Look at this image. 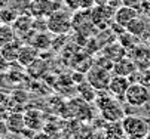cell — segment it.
<instances>
[{"instance_id":"4316f807","label":"cell","mask_w":150,"mask_h":139,"mask_svg":"<svg viewBox=\"0 0 150 139\" xmlns=\"http://www.w3.org/2000/svg\"><path fill=\"white\" fill-rule=\"evenodd\" d=\"M107 6H110V8H113L115 10H117L119 8H122V6H123V3H122V0H109Z\"/></svg>"},{"instance_id":"ba28073f","label":"cell","mask_w":150,"mask_h":139,"mask_svg":"<svg viewBox=\"0 0 150 139\" xmlns=\"http://www.w3.org/2000/svg\"><path fill=\"white\" fill-rule=\"evenodd\" d=\"M140 15V10L135 8H129V6H122L116 10L115 13V24L123 27L126 30L128 24H129L134 18H137Z\"/></svg>"},{"instance_id":"277c9868","label":"cell","mask_w":150,"mask_h":139,"mask_svg":"<svg viewBox=\"0 0 150 139\" xmlns=\"http://www.w3.org/2000/svg\"><path fill=\"white\" fill-rule=\"evenodd\" d=\"M48 31L52 34H66L71 30V18L59 10H55L52 15H49L48 18Z\"/></svg>"},{"instance_id":"1f68e13d","label":"cell","mask_w":150,"mask_h":139,"mask_svg":"<svg viewBox=\"0 0 150 139\" xmlns=\"http://www.w3.org/2000/svg\"><path fill=\"white\" fill-rule=\"evenodd\" d=\"M8 139H9V138H8Z\"/></svg>"},{"instance_id":"603a6c76","label":"cell","mask_w":150,"mask_h":139,"mask_svg":"<svg viewBox=\"0 0 150 139\" xmlns=\"http://www.w3.org/2000/svg\"><path fill=\"white\" fill-rule=\"evenodd\" d=\"M122 3L123 6H129V8H135L140 10L141 8V3H143V0H122Z\"/></svg>"},{"instance_id":"83f0119b","label":"cell","mask_w":150,"mask_h":139,"mask_svg":"<svg viewBox=\"0 0 150 139\" xmlns=\"http://www.w3.org/2000/svg\"><path fill=\"white\" fill-rule=\"evenodd\" d=\"M33 139H52V138H51L46 132H40V133H36Z\"/></svg>"},{"instance_id":"7402d4cb","label":"cell","mask_w":150,"mask_h":139,"mask_svg":"<svg viewBox=\"0 0 150 139\" xmlns=\"http://www.w3.org/2000/svg\"><path fill=\"white\" fill-rule=\"evenodd\" d=\"M19 15H16L15 9H9V8H5L2 12H0V22L2 24H13L15 19L18 18Z\"/></svg>"},{"instance_id":"e0dca14e","label":"cell","mask_w":150,"mask_h":139,"mask_svg":"<svg viewBox=\"0 0 150 139\" xmlns=\"http://www.w3.org/2000/svg\"><path fill=\"white\" fill-rule=\"evenodd\" d=\"M77 92H79L80 99H83V101H86V102H95L97 89L88 80H85V82H82V83L77 85Z\"/></svg>"},{"instance_id":"5b68a950","label":"cell","mask_w":150,"mask_h":139,"mask_svg":"<svg viewBox=\"0 0 150 139\" xmlns=\"http://www.w3.org/2000/svg\"><path fill=\"white\" fill-rule=\"evenodd\" d=\"M86 80L97 89V90H109V85L112 80L110 71L101 68L98 65H92L91 70L86 73Z\"/></svg>"},{"instance_id":"cb8c5ba5","label":"cell","mask_w":150,"mask_h":139,"mask_svg":"<svg viewBox=\"0 0 150 139\" xmlns=\"http://www.w3.org/2000/svg\"><path fill=\"white\" fill-rule=\"evenodd\" d=\"M9 129H8V124L6 122H0V139H8V135H9Z\"/></svg>"},{"instance_id":"4fadbf2b","label":"cell","mask_w":150,"mask_h":139,"mask_svg":"<svg viewBox=\"0 0 150 139\" xmlns=\"http://www.w3.org/2000/svg\"><path fill=\"white\" fill-rule=\"evenodd\" d=\"M33 22H34V19L31 16H27V15H19L16 19H15V22L12 24L15 33L18 36H27L28 33L33 31Z\"/></svg>"},{"instance_id":"2e32d148","label":"cell","mask_w":150,"mask_h":139,"mask_svg":"<svg viewBox=\"0 0 150 139\" xmlns=\"http://www.w3.org/2000/svg\"><path fill=\"white\" fill-rule=\"evenodd\" d=\"M21 47H23V43H21L18 38H16V40H13L12 43L3 46L2 50H0V55H2L6 61H9V62L12 64V62L18 61V55H19Z\"/></svg>"},{"instance_id":"484cf974","label":"cell","mask_w":150,"mask_h":139,"mask_svg":"<svg viewBox=\"0 0 150 139\" xmlns=\"http://www.w3.org/2000/svg\"><path fill=\"white\" fill-rule=\"evenodd\" d=\"M11 67V62L9 61H6V59L0 55V73H5V71H8V68Z\"/></svg>"},{"instance_id":"8992f818","label":"cell","mask_w":150,"mask_h":139,"mask_svg":"<svg viewBox=\"0 0 150 139\" xmlns=\"http://www.w3.org/2000/svg\"><path fill=\"white\" fill-rule=\"evenodd\" d=\"M131 86V80L129 77H123V75H113L110 85H109V92L117 99V101H123L125 102V95L126 90Z\"/></svg>"},{"instance_id":"7a4b0ae2","label":"cell","mask_w":150,"mask_h":139,"mask_svg":"<svg viewBox=\"0 0 150 139\" xmlns=\"http://www.w3.org/2000/svg\"><path fill=\"white\" fill-rule=\"evenodd\" d=\"M125 102L135 108L147 105L150 102V87L143 83H131L125 95Z\"/></svg>"},{"instance_id":"7c38bea8","label":"cell","mask_w":150,"mask_h":139,"mask_svg":"<svg viewBox=\"0 0 150 139\" xmlns=\"http://www.w3.org/2000/svg\"><path fill=\"white\" fill-rule=\"evenodd\" d=\"M37 55H39V50L31 46V45H23L19 50V55H18V64L21 67H30L34 61H37Z\"/></svg>"},{"instance_id":"ac0fdd59","label":"cell","mask_w":150,"mask_h":139,"mask_svg":"<svg viewBox=\"0 0 150 139\" xmlns=\"http://www.w3.org/2000/svg\"><path fill=\"white\" fill-rule=\"evenodd\" d=\"M31 46H34L37 50H42V49H49V46L52 45V40L49 37V33H43V31H37L33 34L30 43Z\"/></svg>"},{"instance_id":"3957f363","label":"cell","mask_w":150,"mask_h":139,"mask_svg":"<svg viewBox=\"0 0 150 139\" xmlns=\"http://www.w3.org/2000/svg\"><path fill=\"white\" fill-rule=\"evenodd\" d=\"M71 28L79 36H91L97 28L92 21L91 10H83V9L76 10V13L71 16Z\"/></svg>"},{"instance_id":"30bf717a","label":"cell","mask_w":150,"mask_h":139,"mask_svg":"<svg viewBox=\"0 0 150 139\" xmlns=\"http://www.w3.org/2000/svg\"><path fill=\"white\" fill-rule=\"evenodd\" d=\"M100 112H101V117L109 123H119L125 118V112H123L119 101H115L110 107H107L105 110H103Z\"/></svg>"},{"instance_id":"d6986e66","label":"cell","mask_w":150,"mask_h":139,"mask_svg":"<svg viewBox=\"0 0 150 139\" xmlns=\"http://www.w3.org/2000/svg\"><path fill=\"white\" fill-rule=\"evenodd\" d=\"M16 40V33L9 24H0V47Z\"/></svg>"},{"instance_id":"8fae6325","label":"cell","mask_w":150,"mask_h":139,"mask_svg":"<svg viewBox=\"0 0 150 139\" xmlns=\"http://www.w3.org/2000/svg\"><path fill=\"white\" fill-rule=\"evenodd\" d=\"M135 68H137V64L134 62L132 58H122L120 61L115 62L113 65V73L115 75H123V77H131V74L135 73Z\"/></svg>"},{"instance_id":"4dcf8cb0","label":"cell","mask_w":150,"mask_h":139,"mask_svg":"<svg viewBox=\"0 0 150 139\" xmlns=\"http://www.w3.org/2000/svg\"><path fill=\"white\" fill-rule=\"evenodd\" d=\"M0 50H2V47H0Z\"/></svg>"},{"instance_id":"6da1fadb","label":"cell","mask_w":150,"mask_h":139,"mask_svg":"<svg viewBox=\"0 0 150 139\" xmlns=\"http://www.w3.org/2000/svg\"><path fill=\"white\" fill-rule=\"evenodd\" d=\"M122 129L129 139H146V136L150 133V126L147 120L132 114L125 115V118L122 120Z\"/></svg>"},{"instance_id":"52a82bcc","label":"cell","mask_w":150,"mask_h":139,"mask_svg":"<svg viewBox=\"0 0 150 139\" xmlns=\"http://www.w3.org/2000/svg\"><path fill=\"white\" fill-rule=\"evenodd\" d=\"M116 10L110 6H95L91 9L92 21L97 28H105L110 19H115Z\"/></svg>"},{"instance_id":"f546056e","label":"cell","mask_w":150,"mask_h":139,"mask_svg":"<svg viewBox=\"0 0 150 139\" xmlns=\"http://www.w3.org/2000/svg\"><path fill=\"white\" fill-rule=\"evenodd\" d=\"M146 139H150V133H149V135H147V136H146Z\"/></svg>"},{"instance_id":"9a60e30c","label":"cell","mask_w":150,"mask_h":139,"mask_svg":"<svg viewBox=\"0 0 150 139\" xmlns=\"http://www.w3.org/2000/svg\"><path fill=\"white\" fill-rule=\"evenodd\" d=\"M55 12V6L51 0H36L31 5V13L34 16H46Z\"/></svg>"},{"instance_id":"ffe728a7","label":"cell","mask_w":150,"mask_h":139,"mask_svg":"<svg viewBox=\"0 0 150 139\" xmlns=\"http://www.w3.org/2000/svg\"><path fill=\"white\" fill-rule=\"evenodd\" d=\"M146 28H147V25H146L144 18H141V15H138L137 18H134L132 21L128 24L126 31L129 33V34H132V36H135V37H140V36L144 34Z\"/></svg>"},{"instance_id":"44dd1931","label":"cell","mask_w":150,"mask_h":139,"mask_svg":"<svg viewBox=\"0 0 150 139\" xmlns=\"http://www.w3.org/2000/svg\"><path fill=\"white\" fill-rule=\"evenodd\" d=\"M24 115H25V124H27L28 129L36 132V130H39L42 126H43V118H42V114L39 111L31 110V111L25 112Z\"/></svg>"},{"instance_id":"f1b7e54d","label":"cell","mask_w":150,"mask_h":139,"mask_svg":"<svg viewBox=\"0 0 150 139\" xmlns=\"http://www.w3.org/2000/svg\"><path fill=\"white\" fill-rule=\"evenodd\" d=\"M95 6H107V3H109V0H94Z\"/></svg>"},{"instance_id":"9c48e42d","label":"cell","mask_w":150,"mask_h":139,"mask_svg":"<svg viewBox=\"0 0 150 139\" xmlns=\"http://www.w3.org/2000/svg\"><path fill=\"white\" fill-rule=\"evenodd\" d=\"M6 124H8V129L11 133L13 135H21L24 132V129L27 127L25 124V115L21 114V112H12V114H8V118H6Z\"/></svg>"},{"instance_id":"d4e9b609","label":"cell","mask_w":150,"mask_h":139,"mask_svg":"<svg viewBox=\"0 0 150 139\" xmlns=\"http://www.w3.org/2000/svg\"><path fill=\"white\" fill-rule=\"evenodd\" d=\"M92 8H95L94 0H80V9H83V10H91Z\"/></svg>"},{"instance_id":"5bb4252c","label":"cell","mask_w":150,"mask_h":139,"mask_svg":"<svg viewBox=\"0 0 150 139\" xmlns=\"http://www.w3.org/2000/svg\"><path fill=\"white\" fill-rule=\"evenodd\" d=\"M126 52L128 50L120 43H110V45H105L103 47V55L107 56L113 62H117V61H120L122 58H125Z\"/></svg>"}]
</instances>
